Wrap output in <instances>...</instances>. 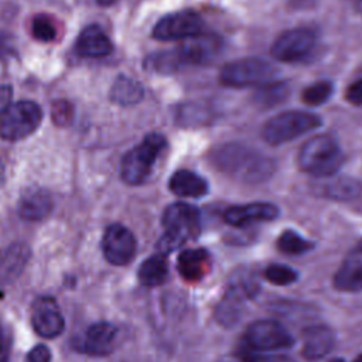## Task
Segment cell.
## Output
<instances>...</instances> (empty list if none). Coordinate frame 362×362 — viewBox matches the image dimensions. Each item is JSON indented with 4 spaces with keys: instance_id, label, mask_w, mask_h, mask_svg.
Returning <instances> with one entry per match:
<instances>
[{
    "instance_id": "cell-28",
    "label": "cell",
    "mask_w": 362,
    "mask_h": 362,
    "mask_svg": "<svg viewBox=\"0 0 362 362\" xmlns=\"http://www.w3.org/2000/svg\"><path fill=\"white\" fill-rule=\"evenodd\" d=\"M331 93H332V83L328 81H318L311 83L303 90L301 99L304 103L310 106H318L327 102Z\"/></svg>"
},
{
    "instance_id": "cell-1",
    "label": "cell",
    "mask_w": 362,
    "mask_h": 362,
    "mask_svg": "<svg viewBox=\"0 0 362 362\" xmlns=\"http://www.w3.org/2000/svg\"><path fill=\"white\" fill-rule=\"evenodd\" d=\"M216 165L226 174L246 182H260L273 174L274 163L240 144H228L215 153Z\"/></svg>"
},
{
    "instance_id": "cell-2",
    "label": "cell",
    "mask_w": 362,
    "mask_h": 362,
    "mask_svg": "<svg viewBox=\"0 0 362 362\" xmlns=\"http://www.w3.org/2000/svg\"><path fill=\"white\" fill-rule=\"evenodd\" d=\"M161 225L164 233L158 242V249L165 255L198 236L201 229L199 212L189 204L175 202L164 211Z\"/></svg>"
},
{
    "instance_id": "cell-18",
    "label": "cell",
    "mask_w": 362,
    "mask_h": 362,
    "mask_svg": "<svg viewBox=\"0 0 362 362\" xmlns=\"http://www.w3.org/2000/svg\"><path fill=\"white\" fill-rule=\"evenodd\" d=\"M334 345V335L324 325H313L303 332V355L310 361L324 358Z\"/></svg>"
},
{
    "instance_id": "cell-20",
    "label": "cell",
    "mask_w": 362,
    "mask_h": 362,
    "mask_svg": "<svg viewBox=\"0 0 362 362\" xmlns=\"http://www.w3.org/2000/svg\"><path fill=\"white\" fill-rule=\"evenodd\" d=\"M170 191L177 197L199 198L208 192L206 181L194 171L178 170L168 181Z\"/></svg>"
},
{
    "instance_id": "cell-31",
    "label": "cell",
    "mask_w": 362,
    "mask_h": 362,
    "mask_svg": "<svg viewBox=\"0 0 362 362\" xmlns=\"http://www.w3.org/2000/svg\"><path fill=\"white\" fill-rule=\"evenodd\" d=\"M345 99L355 105V106H362V79H358L352 82L346 90H345Z\"/></svg>"
},
{
    "instance_id": "cell-7",
    "label": "cell",
    "mask_w": 362,
    "mask_h": 362,
    "mask_svg": "<svg viewBox=\"0 0 362 362\" xmlns=\"http://www.w3.org/2000/svg\"><path fill=\"white\" fill-rule=\"evenodd\" d=\"M42 119L41 107L31 100L11 103L0 116V136L6 140H21L40 126Z\"/></svg>"
},
{
    "instance_id": "cell-39",
    "label": "cell",
    "mask_w": 362,
    "mask_h": 362,
    "mask_svg": "<svg viewBox=\"0 0 362 362\" xmlns=\"http://www.w3.org/2000/svg\"><path fill=\"white\" fill-rule=\"evenodd\" d=\"M355 362H362V355H359L358 358H356V361Z\"/></svg>"
},
{
    "instance_id": "cell-35",
    "label": "cell",
    "mask_w": 362,
    "mask_h": 362,
    "mask_svg": "<svg viewBox=\"0 0 362 362\" xmlns=\"http://www.w3.org/2000/svg\"><path fill=\"white\" fill-rule=\"evenodd\" d=\"M10 356V344L4 334L0 331V362H8Z\"/></svg>"
},
{
    "instance_id": "cell-33",
    "label": "cell",
    "mask_w": 362,
    "mask_h": 362,
    "mask_svg": "<svg viewBox=\"0 0 362 362\" xmlns=\"http://www.w3.org/2000/svg\"><path fill=\"white\" fill-rule=\"evenodd\" d=\"M245 362H294L291 358L286 355H260V356H249Z\"/></svg>"
},
{
    "instance_id": "cell-10",
    "label": "cell",
    "mask_w": 362,
    "mask_h": 362,
    "mask_svg": "<svg viewBox=\"0 0 362 362\" xmlns=\"http://www.w3.org/2000/svg\"><path fill=\"white\" fill-rule=\"evenodd\" d=\"M245 342L250 349L273 351L291 346L293 338L279 322L262 320L255 321L247 327L245 332Z\"/></svg>"
},
{
    "instance_id": "cell-6",
    "label": "cell",
    "mask_w": 362,
    "mask_h": 362,
    "mask_svg": "<svg viewBox=\"0 0 362 362\" xmlns=\"http://www.w3.org/2000/svg\"><path fill=\"white\" fill-rule=\"evenodd\" d=\"M274 66L260 58H242L223 65L219 74L222 85L229 88L260 86L274 76Z\"/></svg>"
},
{
    "instance_id": "cell-17",
    "label": "cell",
    "mask_w": 362,
    "mask_h": 362,
    "mask_svg": "<svg viewBox=\"0 0 362 362\" xmlns=\"http://www.w3.org/2000/svg\"><path fill=\"white\" fill-rule=\"evenodd\" d=\"M76 51L81 55L100 58L106 57L113 51L112 42L99 25H88L82 30L76 40Z\"/></svg>"
},
{
    "instance_id": "cell-4",
    "label": "cell",
    "mask_w": 362,
    "mask_h": 362,
    "mask_svg": "<svg viewBox=\"0 0 362 362\" xmlns=\"http://www.w3.org/2000/svg\"><path fill=\"white\" fill-rule=\"evenodd\" d=\"M165 146V139L160 133L147 134L137 146L127 151L122 160L120 175L126 184L139 185L144 182Z\"/></svg>"
},
{
    "instance_id": "cell-13",
    "label": "cell",
    "mask_w": 362,
    "mask_h": 362,
    "mask_svg": "<svg viewBox=\"0 0 362 362\" xmlns=\"http://www.w3.org/2000/svg\"><path fill=\"white\" fill-rule=\"evenodd\" d=\"M117 328L110 322H95L89 325L76 342V348L86 355L103 356L113 351Z\"/></svg>"
},
{
    "instance_id": "cell-5",
    "label": "cell",
    "mask_w": 362,
    "mask_h": 362,
    "mask_svg": "<svg viewBox=\"0 0 362 362\" xmlns=\"http://www.w3.org/2000/svg\"><path fill=\"white\" fill-rule=\"evenodd\" d=\"M320 124L321 120L314 113L287 110L269 119L262 129V136L269 144H281L317 129Z\"/></svg>"
},
{
    "instance_id": "cell-23",
    "label": "cell",
    "mask_w": 362,
    "mask_h": 362,
    "mask_svg": "<svg viewBox=\"0 0 362 362\" xmlns=\"http://www.w3.org/2000/svg\"><path fill=\"white\" fill-rule=\"evenodd\" d=\"M168 274V263L164 253L153 255L147 257L139 267L137 276L141 284L147 287H156L165 281Z\"/></svg>"
},
{
    "instance_id": "cell-25",
    "label": "cell",
    "mask_w": 362,
    "mask_h": 362,
    "mask_svg": "<svg viewBox=\"0 0 362 362\" xmlns=\"http://www.w3.org/2000/svg\"><path fill=\"white\" fill-rule=\"evenodd\" d=\"M288 86L286 82H266L260 85L257 92L255 93V102L260 107H272L283 102L288 95Z\"/></svg>"
},
{
    "instance_id": "cell-12",
    "label": "cell",
    "mask_w": 362,
    "mask_h": 362,
    "mask_svg": "<svg viewBox=\"0 0 362 362\" xmlns=\"http://www.w3.org/2000/svg\"><path fill=\"white\" fill-rule=\"evenodd\" d=\"M31 325L42 338H55L64 331V317L54 298L41 297L31 307Z\"/></svg>"
},
{
    "instance_id": "cell-15",
    "label": "cell",
    "mask_w": 362,
    "mask_h": 362,
    "mask_svg": "<svg viewBox=\"0 0 362 362\" xmlns=\"http://www.w3.org/2000/svg\"><path fill=\"white\" fill-rule=\"evenodd\" d=\"M279 215V209L269 202H252L235 205L225 211L223 219L232 226H245L253 222L272 221Z\"/></svg>"
},
{
    "instance_id": "cell-19",
    "label": "cell",
    "mask_w": 362,
    "mask_h": 362,
    "mask_svg": "<svg viewBox=\"0 0 362 362\" xmlns=\"http://www.w3.org/2000/svg\"><path fill=\"white\" fill-rule=\"evenodd\" d=\"M209 253L204 249H187L180 253L177 269L187 281H198L209 272Z\"/></svg>"
},
{
    "instance_id": "cell-29",
    "label": "cell",
    "mask_w": 362,
    "mask_h": 362,
    "mask_svg": "<svg viewBox=\"0 0 362 362\" xmlns=\"http://www.w3.org/2000/svg\"><path fill=\"white\" fill-rule=\"evenodd\" d=\"M33 35L42 42H49L57 37V24L48 14H38L31 23Z\"/></svg>"
},
{
    "instance_id": "cell-3",
    "label": "cell",
    "mask_w": 362,
    "mask_h": 362,
    "mask_svg": "<svg viewBox=\"0 0 362 362\" xmlns=\"http://www.w3.org/2000/svg\"><path fill=\"white\" fill-rule=\"evenodd\" d=\"M344 160L342 151L328 134H318L308 139L298 151V165L303 171L317 175L329 177L341 167Z\"/></svg>"
},
{
    "instance_id": "cell-37",
    "label": "cell",
    "mask_w": 362,
    "mask_h": 362,
    "mask_svg": "<svg viewBox=\"0 0 362 362\" xmlns=\"http://www.w3.org/2000/svg\"><path fill=\"white\" fill-rule=\"evenodd\" d=\"M99 4H102V6H110V4H113V3H116V1H119V0H96Z\"/></svg>"
},
{
    "instance_id": "cell-38",
    "label": "cell",
    "mask_w": 362,
    "mask_h": 362,
    "mask_svg": "<svg viewBox=\"0 0 362 362\" xmlns=\"http://www.w3.org/2000/svg\"><path fill=\"white\" fill-rule=\"evenodd\" d=\"M329 362H345L344 359H331Z\"/></svg>"
},
{
    "instance_id": "cell-27",
    "label": "cell",
    "mask_w": 362,
    "mask_h": 362,
    "mask_svg": "<svg viewBox=\"0 0 362 362\" xmlns=\"http://www.w3.org/2000/svg\"><path fill=\"white\" fill-rule=\"evenodd\" d=\"M313 247V243L293 230H284L277 239V249L286 255H301Z\"/></svg>"
},
{
    "instance_id": "cell-8",
    "label": "cell",
    "mask_w": 362,
    "mask_h": 362,
    "mask_svg": "<svg viewBox=\"0 0 362 362\" xmlns=\"http://www.w3.org/2000/svg\"><path fill=\"white\" fill-rule=\"evenodd\" d=\"M202 33V17L192 10H184L164 16L153 28L151 35L158 41H177L187 40Z\"/></svg>"
},
{
    "instance_id": "cell-21",
    "label": "cell",
    "mask_w": 362,
    "mask_h": 362,
    "mask_svg": "<svg viewBox=\"0 0 362 362\" xmlns=\"http://www.w3.org/2000/svg\"><path fill=\"white\" fill-rule=\"evenodd\" d=\"M30 255L28 247L21 243L11 245L0 255V286L11 283L24 269Z\"/></svg>"
},
{
    "instance_id": "cell-9",
    "label": "cell",
    "mask_w": 362,
    "mask_h": 362,
    "mask_svg": "<svg viewBox=\"0 0 362 362\" xmlns=\"http://www.w3.org/2000/svg\"><path fill=\"white\" fill-rule=\"evenodd\" d=\"M315 47V33L305 27L281 33L272 44L270 54L283 62H294L308 55Z\"/></svg>"
},
{
    "instance_id": "cell-34",
    "label": "cell",
    "mask_w": 362,
    "mask_h": 362,
    "mask_svg": "<svg viewBox=\"0 0 362 362\" xmlns=\"http://www.w3.org/2000/svg\"><path fill=\"white\" fill-rule=\"evenodd\" d=\"M11 98H13L11 88L7 85H0V116L11 105Z\"/></svg>"
},
{
    "instance_id": "cell-32",
    "label": "cell",
    "mask_w": 362,
    "mask_h": 362,
    "mask_svg": "<svg viewBox=\"0 0 362 362\" xmlns=\"http://www.w3.org/2000/svg\"><path fill=\"white\" fill-rule=\"evenodd\" d=\"M51 352L45 345H35L25 356V362H49Z\"/></svg>"
},
{
    "instance_id": "cell-36",
    "label": "cell",
    "mask_w": 362,
    "mask_h": 362,
    "mask_svg": "<svg viewBox=\"0 0 362 362\" xmlns=\"http://www.w3.org/2000/svg\"><path fill=\"white\" fill-rule=\"evenodd\" d=\"M288 3L296 8H308L314 6L315 0H288Z\"/></svg>"
},
{
    "instance_id": "cell-26",
    "label": "cell",
    "mask_w": 362,
    "mask_h": 362,
    "mask_svg": "<svg viewBox=\"0 0 362 362\" xmlns=\"http://www.w3.org/2000/svg\"><path fill=\"white\" fill-rule=\"evenodd\" d=\"M325 192L334 199H352L361 191V185L351 178H337L325 184Z\"/></svg>"
},
{
    "instance_id": "cell-30",
    "label": "cell",
    "mask_w": 362,
    "mask_h": 362,
    "mask_svg": "<svg viewBox=\"0 0 362 362\" xmlns=\"http://www.w3.org/2000/svg\"><path fill=\"white\" fill-rule=\"evenodd\" d=\"M264 277L276 286H287L297 279V273L284 264H270L264 270Z\"/></svg>"
},
{
    "instance_id": "cell-11",
    "label": "cell",
    "mask_w": 362,
    "mask_h": 362,
    "mask_svg": "<svg viewBox=\"0 0 362 362\" xmlns=\"http://www.w3.org/2000/svg\"><path fill=\"white\" fill-rule=\"evenodd\" d=\"M105 259L115 266L130 263L136 255L134 235L120 223H112L106 228L102 239Z\"/></svg>"
},
{
    "instance_id": "cell-14",
    "label": "cell",
    "mask_w": 362,
    "mask_h": 362,
    "mask_svg": "<svg viewBox=\"0 0 362 362\" xmlns=\"http://www.w3.org/2000/svg\"><path fill=\"white\" fill-rule=\"evenodd\" d=\"M222 44L221 40L211 34H198L187 38V42L178 48L182 64H208L219 52Z\"/></svg>"
},
{
    "instance_id": "cell-16",
    "label": "cell",
    "mask_w": 362,
    "mask_h": 362,
    "mask_svg": "<svg viewBox=\"0 0 362 362\" xmlns=\"http://www.w3.org/2000/svg\"><path fill=\"white\" fill-rule=\"evenodd\" d=\"M334 284L341 291L362 290V249L352 250L341 263L334 277Z\"/></svg>"
},
{
    "instance_id": "cell-24",
    "label": "cell",
    "mask_w": 362,
    "mask_h": 362,
    "mask_svg": "<svg viewBox=\"0 0 362 362\" xmlns=\"http://www.w3.org/2000/svg\"><path fill=\"white\" fill-rule=\"evenodd\" d=\"M110 98L119 105H134L143 98V86L133 78L119 76L112 86Z\"/></svg>"
},
{
    "instance_id": "cell-22",
    "label": "cell",
    "mask_w": 362,
    "mask_h": 362,
    "mask_svg": "<svg viewBox=\"0 0 362 362\" xmlns=\"http://www.w3.org/2000/svg\"><path fill=\"white\" fill-rule=\"evenodd\" d=\"M52 208V199L44 189L28 191L20 202L18 212L24 219L40 221L45 218Z\"/></svg>"
},
{
    "instance_id": "cell-40",
    "label": "cell",
    "mask_w": 362,
    "mask_h": 362,
    "mask_svg": "<svg viewBox=\"0 0 362 362\" xmlns=\"http://www.w3.org/2000/svg\"><path fill=\"white\" fill-rule=\"evenodd\" d=\"M359 247H361V249H362V242H361V245H359Z\"/></svg>"
}]
</instances>
